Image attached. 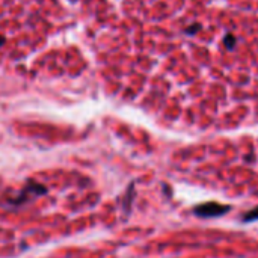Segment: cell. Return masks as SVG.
<instances>
[{
  "label": "cell",
  "mask_w": 258,
  "mask_h": 258,
  "mask_svg": "<svg viewBox=\"0 0 258 258\" xmlns=\"http://www.w3.org/2000/svg\"><path fill=\"white\" fill-rule=\"evenodd\" d=\"M231 210V206H225V204H219L215 201L210 203H204L200 204L194 209V213L200 218H219L227 215Z\"/></svg>",
  "instance_id": "6da1fadb"
},
{
  "label": "cell",
  "mask_w": 258,
  "mask_h": 258,
  "mask_svg": "<svg viewBox=\"0 0 258 258\" xmlns=\"http://www.w3.org/2000/svg\"><path fill=\"white\" fill-rule=\"evenodd\" d=\"M27 194H32V195H44V194H47V187L42 186V184H39V183H35V181H27V186L17 197V200H12V204H21L23 201H26L27 200Z\"/></svg>",
  "instance_id": "7a4b0ae2"
},
{
  "label": "cell",
  "mask_w": 258,
  "mask_h": 258,
  "mask_svg": "<svg viewBox=\"0 0 258 258\" xmlns=\"http://www.w3.org/2000/svg\"><path fill=\"white\" fill-rule=\"evenodd\" d=\"M258 219V206L257 207H254L252 210H249L248 213H245L243 216H242V222H245V224H248V222H254V221H257Z\"/></svg>",
  "instance_id": "3957f363"
},
{
  "label": "cell",
  "mask_w": 258,
  "mask_h": 258,
  "mask_svg": "<svg viewBox=\"0 0 258 258\" xmlns=\"http://www.w3.org/2000/svg\"><path fill=\"white\" fill-rule=\"evenodd\" d=\"M3 42H5V38H3V36H0V45H2Z\"/></svg>",
  "instance_id": "277c9868"
}]
</instances>
